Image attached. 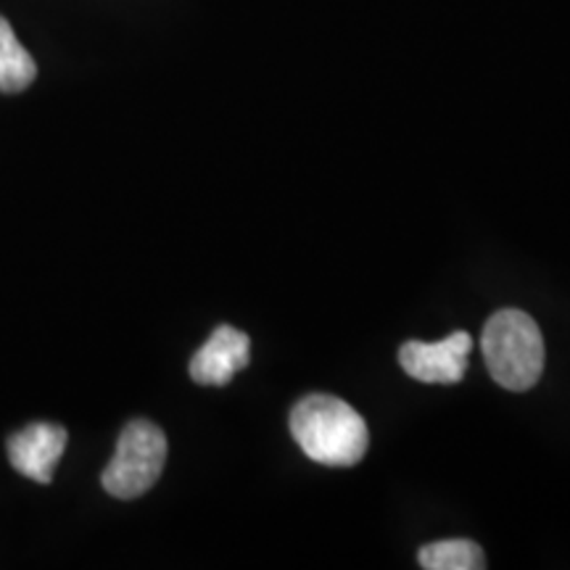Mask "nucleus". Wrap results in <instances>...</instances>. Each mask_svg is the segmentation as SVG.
Returning a JSON list of instances; mask_svg holds the SVG:
<instances>
[{
    "label": "nucleus",
    "mask_w": 570,
    "mask_h": 570,
    "mask_svg": "<svg viewBox=\"0 0 570 570\" xmlns=\"http://www.w3.org/2000/svg\"><path fill=\"white\" fill-rule=\"evenodd\" d=\"M291 433L312 462L327 468H352L365 458L367 425L344 399L312 394L291 412Z\"/></svg>",
    "instance_id": "obj_1"
},
{
    "label": "nucleus",
    "mask_w": 570,
    "mask_h": 570,
    "mask_svg": "<svg viewBox=\"0 0 570 570\" xmlns=\"http://www.w3.org/2000/svg\"><path fill=\"white\" fill-rule=\"evenodd\" d=\"M483 360L494 381L508 391H529L544 370V338L531 315L502 309L483 327Z\"/></svg>",
    "instance_id": "obj_2"
},
{
    "label": "nucleus",
    "mask_w": 570,
    "mask_h": 570,
    "mask_svg": "<svg viewBox=\"0 0 570 570\" xmlns=\"http://www.w3.org/2000/svg\"><path fill=\"white\" fill-rule=\"evenodd\" d=\"M164 462H167V436L161 428L148 420H135L119 436L117 452L104 470L101 483L117 499L142 497L159 481Z\"/></svg>",
    "instance_id": "obj_3"
},
{
    "label": "nucleus",
    "mask_w": 570,
    "mask_h": 570,
    "mask_svg": "<svg viewBox=\"0 0 570 570\" xmlns=\"http://www.w3.org/2000/svg\"><path fill=\"white\" fill-rule=\"evenodd\" d=\"M473 348V338L470 333L458 331L449 338L433 341H407L399 352V362H402L404 373L415 377L420 383H460L468 370V354Z\"/></svg>",
    "instance_id": "obj_4"
},
{
    "label": "nucleus",
    "mask_w": 570,
    "mask_h": 570,
    "mask_svg": "<svg viewBox=\"0 0 570 570\" xmlns=\"http://www.w3.org/2000/svg\"><path fill=\"white\" fill-rule=\"evenodd\" d=\"M252 360V341L238 327L219 325L190 360V377L198 386H227Z\"/></svg>",
    "instance_id": "obj_5"
},
{
    "label": "nucleus",
    "mask_w": 570,
    "mask_h": 570,
    "mask_svg": "<svg viewBox=\"0 0 570 570\" xmlns=\"http://www.w3.org/2000/svg\"><path fill=\"white\" fill-rule=\"evenodd\" d=\"M67 449V431L53 423H35L9 439V460L17 473L38 483L53 481V468Z\"/></svg>",
    "instance_id": "obj_6"
},
{
    "label": "nucleus",
    "mask_w": 570,
    "mask_h": 570,
    "mask_svg": "<svg viewBox=\"0 0 570 570\" xmlns=\"http://www.w3.org/2000/svg\"><path fill=\"white\" fill-rule=\"evenodd\" d=\"M38 77V63L13 35L11 24L0 17V90L21 92Z\"/></svg>",
    "instance_id": "obj_7"
},
{
    "label": "nucleus",
    "mask_w": 570,
    "mask_h": 570,
    "mask_svg": "<svg viewBox=\"0 0 570 570\" xmlns=\"http://www.w3.org/2000/svg\"><path fill=\"white\" fill-rule=\"evenodd\" d=\"M420 566L428 570H481L487 568V554L470 539L433 541L420 550Z\"/></svg>",
    "instance_id": "obj_8"
}]
</instances>
